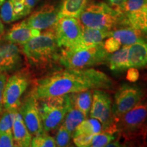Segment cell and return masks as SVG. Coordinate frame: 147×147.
I'll use <instances>...</instances> for the list:
<instances>
[{
    "mask_svg": "<svg viewBox=\"0 0 147 147\" xmlns=\"http://www.w3.org/2000/svg\"><path fill=\"white\" fill-rule=\"evenodd\" d=\"M107 1L112 6L115 7L116 8L115 10H117L120 12L121 9L122 8L125 0H107Z\"/></svg>",
    "mask_w": 147,
    "mask_h": 147,
    "instance_id": "obj_36",
    "label": "cell"
},
{
    "mask_svg": "<svg viewBox=\"0 0 147 147\" xmlns=\"http://www.w3.org/2000/svg\"><path fill=\"white\" fill-rule=\"evenodd\" d=\"M111 100L107 93L101 90H95L90 109V116L91 118L100 121L104 128H108L111 123Z\"/></svg>",
    "mask_w": 147,
    "mask_h": 147,
    "instance_id": "obj_10",
    "label": "cell"
},
{
    "mask_svg": "<svg viewBox=\"0 0 147 147\" xmlns=\"http://www.w3.org/2000/svg\"><path fill=\"white\" fill-rule=\"evenodd\" d=\"M39 0H25V16L29 14Z\"/></svg>",
    "mask_w": 147,
    "mask_h": 147,
    "instance_id": "obj_35",
    "label": "cell"
},
{
    "mask_svg": "<svg viewBox=\"0 0 147 147\" xmlns=\"http://www.w3.org/2000/svg\"><path fill=\"white\" fill-rule=\"evenodd\" d=\"M125 22L131 27L147 35V4L136 12L125 15Z\"/></svg>",
    "mask_w": 147,
    "mask_h": 147,
    "instance_id": "obj_20",
    "label": "cell"
},
{
    "mask_svg": "<svg viewBox=\"0 0 147 147\" xmlns=\"http://www.w3.org/2000/svg\"><path fill=\"white\" fill-rule=\"evenodd\" d=\"M128 69L127 74V79L131 82L137 81L139 78V72L138 69L135 67H130Z\"/></svg>",
    "mask_w": 147,
    "mask_h": 147,
    "instance_id": "obj_34",
    "label": "cell"
},
{
    "mask_svg": "<svg viewBox=\"0 0 147 147\" xmlns=\"http://www.w3.org/2000/svg\"><path fill=\"white\" fill-rule=\"evenodd\" d=\"M147 4V0H125L120 13L126 14L136 12Z\"/></svg>",
    "mask_w": 147,
    "mask_h": 147,
    "instance_id": "obj_28",
    "label": "cell"
},
{
    "mask_svg": "<svg viewBox=\"0 0 147 147\" xmlns=\"http://www.w3.org/2000/svg\"><path fill=\"white\" fill-rule=\"evenodd\" d=\"M101 131H102L101 123L97 119L92 118L82 121L75 129L73 137H76L82 134L95 135L100 133Z\"/></svg>",
    "mask_w": 147,
    "mask_h": 147,
    "instance_id": "obj_23",
    "label": "cell"
},
{
    "mask_svg": "<svg viewBox=\"0 0 147 147\" xmlns=\"http://www.w3.org/2000/svg\"><path fill=\"white\" fill-rule=\"evenodd\" d=\"M58 20L59 11L53 6H47L35 12L26 21L31 27L40 31L50 28Z\"/></svg>",
    "mask_w": 147,
    "mask_h": 147,
    "instance_id": "obj_11",
    "label": "cell"
},
{
    "mask_svg": "<svg viewBox=\"0 0 147 147\" xmlns=\"http://www.w3.org/2000/svg\"><path fill=\"white\" fill-rule=\"evenodd\" d=\"M128 67L140 68L147 65V42L142 39L130 45L128 51Z\"/></svg>",
    "mask_w": 147,
    "mask_h": 147,
    "instance_id": "obj_16",
    "label": "cell"
},
{
    "mask_svg": "<svg viewBox=\"0 0 147 147\" xmlns=\"http://www.w3.org/2000/svg\"><path fill=\"white\" fill-rule=\"evenodd\" d=\"M115 137L110 134H97L93 135L90 146L103 147L106 146L111 141L114 140Z\"/></svg>",
    "mask_w": 147,
    "mask_h": 147,
    "instance_id": "obj_29",
    "label": "cell"
},
{
    "mask_svg": "<svg viewBox=\"0 0 147 147\" xmlns=\"http://www.w3.org/2000/svg\"><path fill=\"white\" fill-rule=\"evenodd\" d=\"M73 104L75 107L84 114L85 117H87L90 111L92 103L91 93L89 90L79 92L78 95L74 97Z\"/></svg>",
    "mask_w": 147,
    "mask_h": 147,
    "instance_id": "obj_24",
    "label": "cell"
},
{
    "mask_svg": "<svg viewBox=\"0 0 147 147\" xmlns=\"http://www.w3.org/2000/svg\"><path fill=\"white\" fill-rule=\"evenodd\" d=\"M27 86L28 80L22 74L12 75L7 79L2 97L3 110H18L21 97Z\"/></svg>",
    "mask_w": 147,
    "mask_h": 147,
    "instance_id": "obj_7",
    "label": "cell"
},
{
    "mask_svg": "<svg viewBox=\"0 0 147 147\" xmlns=\"http://www.w3.org/2000/svg\"><path fill=\"white\" fill-rule=\"evenodd\" d=\"M12 135L14 146L28 147L31 146L32 134L25 125L23 117L19 111L16 112L12 126Z\"/></svg>",
    "mask_w": 147,
    "mask_h": 147,
    "instance_id": "obj_17",
    "label": "cell"
},
{
    "mask_svg": "<svg viewBox=\"0 0 147 147\" xmlns=\"http://www.w3.org/2000/svg\"><path fill=\"white\" fill-rule=\"evenodd\" d=\"M143 96L142 90L136 86L124 84L115 94L113 113L115 115H123L125 113L139 104Z\"/></svg>",
    "mask_w": 147,
    "mask_h": 147,
    "instance_id": "obj_8",
    "label": "cell"
},
{
    "mask_svg": "<svg viewBox=\"0 0 147 147\" xmlns=\"http://www.w3.org/2000/svg\"><path fill=\"white\" fill-rule=\"evenodd\" d=\"M18 110H3L0 118V134L12 131V126L16 112Z\"/></svg>",
    "mask_w": 147,
    "mask_h": 147,
    "instance_id": "obj_26",
    "label": "cell"
},
{
    "mask_svg": "<svg viewBox=\"0 0 147 147\" xmlns=\"http://www.w3.org/2000/svg\"><path fill=\"white\" fill-rule=\"evenodd\" d=\"M55 25V36L58 47L69 49L78 43L82 28L76 18L68 16L59 18Z\"/></svg>",
    "mask_w": 147,
    "mask_h": 147,
    "instance_id": "obj_6",
    "label": "cell"
},
{
    "mask_svg": "<svg viewBox=\"0 0 147 147\" xmlns=\"http://www.w3.org/2000/svg\"><path fill=\"white\" fill-rule=\"evenodd\" d=\"M104 49L108 53H113L120 49L121 44L118 40L113 36L108 37L104 43H103Z\"/></svg>",
    "mask_w": 147,
    "mask_h": 147,
    "instance_id": "obj_31",
    "label": "cell"
},
{
    "mask_svg": "<svg viewBox=\"0 0 147 147\" xmlns=\"http://www.w3.org/2000/svg\"><path fill=\"white\" fill-rule=\"evenodd\" d=\"M14 146L12 131L0 134V147Z\"/></svg>",
    "mask_w": 147,
    "mask_h": 147,
    "instance_id": "obj_33",
    "label": "cell"
},
{
    "mask_svg": "<svg viewBox=\"0 0 147 147\" xmlns=\"http://www.w3.org/2000/svg\"><path fill=\"white\" fill-rule=\"evenodd\" d=\"M93 135H87V134H82V135L77 136L74 137V143L78 147H87L90 146L92 138Z\"/></svg>",
    "mask_w": 147,
    "mask_h": 147,
    "instance_id": "obj_32",
    "label": "cell"
},
{
    "mask_svg": "<svg viewBox=\"0 0 147 147\" xmlns=\"http://www.w3.org/2000/svg\"><path fill=\"white\" fill-rule=\"evenodd\" d=\"M121 14L105 3H97L89 5L80 16L84 27L109 31L116 26Z\"/></svg>",
    "mask_w": 147,
    "mask_h": 147,
    "instance_id": "obj_5",
    "label": "cell"
},
{
    "mask_svg": "<svg viewBox=\"0 0 147 147\" xmlns=\"http://www.w3.org/2000/svg\"><path fill=\"white\" fill-rule=\"evenodd\" d=\"M108 55L102 42L80 50L65 49L61 53L60 61L62 65L67 68L84 69L107 61Z\"/></svg>",
    "mask_w": 147,
    "mask_h": 147,
    "instance_id": "obj_3",
    "label": "cell"
},
{
    "mask_svg": "<svg viewBox=\"0 0 147 147\" xmlns=\"http://www.w3.org/2000/svg\"><path fill=\"white\" fill-rule=\"evenodd\" d=\"M2 97H3V93L0 91V115L3 113V102H2Z\"/></svg>",
    "mask_w": 147,
    "mask_h": 147,
    "instance_id": "obj_38",
    "label": "cell"
},
{
    "mask_svg": "<svg viewBox=\"0 0 147 147\" xmlns=\"http://www.w3.org/2000/svg\"><path fill=\"white\" fill-rule=\"evenodd\" d=\"M147 115V106L137 105L124 114L123 125L127 128H134L144 120Z\"/></svg>",
    "mask_w": 147,
    "mask_h": 147,
    "instance_id": "obj_19",
    "label": "cell"
},
{
    "mask_svg": "<svg viewBox=\"0 0 147 147\" xmlns=\"http://www.w3.org/2000/svg\"><path fill=\"white\" fill-rule=\"evenodd\" d=\"M39 106L44 131L54 129L73 107L72 97L68 94L41 99Z\"/></svg>",
    "mask_w": 147,
    "mask_h": 147,
    "instance_id": "obj_2",
    "label": "cell"
},
{
    "mask_svg": "<svg viewBox=\"0 0 147 147\" xmlns=\"http://www.w3.org/2000/svg\"><path fill=\"white\" fill-rule=\"evenodd\" d=\"M85 117L82 112L76 108L72 107L67 112L63 125L66 129L71 134L75 131L78 125L84 120Z\"/></svg>",
    "mask_w": 147,
    "mask_h": 147,
    "instance_id": "obj_25",
    "label": "cell"
},
{
    "mask_svg": "<svg viewBox=\"0 0 147 147\" xmlns=\"http://www.w3.org/2000/svg\"><path fill=\"white\" fill-rule=\"evenodd\" d=\"M57 47L55 32L49 30L40 33L23 45V53L34 63L43 64L55 57Z\"/></svg>",
    "mask_w": 147,
    "mask_h": 147,
    "instance_id": "obj_4",
    "label": "cell"
},
{
    "mask_svg": "<svg viewBox=\"0 0 147 147\" xmlns=\"http://www.w3.org/2000/svg\"><path fill=\"white\" fill-rule=\"evenodd\" d=\"M106 146H121V145L118 142H113V143H109Z\"/></svg>",
    "mask_w": 147,
    "mask_h": 147,
    "instance_id": "obj_39",
    "label": "cell"
},
{
    "mask_svg": "<svg viewBox=\"0 0 147 147\" xmlns=\"http://www.w3.org/2000/svg\"><path fill=\"white\" fill-rule=\"evenodd\" d=\"M87 3L88 0H63L59 10V18L64 16L79 18Z\"/></svg>",
    "mask_w": 147,
    "mask_h": 147,
    "instance_id": "obj_18",
    "label": "cell"
},
{
    "mask_svg": "<svg viewBox=\"0 0 147 147\" xmlns=\"http://www.w3.org/2000/svg\"><path fill=\"white\" fill-rule=\"evenodd\" d=\"M55 139L45 134V131L36 135L32 139L31 146L33 147H55L56 146Z\"/></svg>",
    "mask_w": 147,
    "mask_h": 147,
    "instance_id": "obj_27",
    "label": "cell"
},
{
    "mask_svg": "<svg viewBox=\"0 0 147 147\" xmlns=\"http://www.w3.org/2000/svg\"><path fill=\"white\" fill-rule=\"evenodd\" d=\"M71 138V133L65 128L63 125L60 127L56 136V145L57 146H66L69 144Z\"/></svg>",
    "mask_w": 147,
    "mask_h": 147,
    "instance_id": "obj_30",
    "label": "cell"
},
{
    "mask_svg": "<svg viewBox=\"0 0 147 147\" xmlns=\"http://www.w3.org/2000/svg\"><path fill=\"white\" fill-rule=\"evenodd\" d=\"M21 61L17 45L8 42L0 44V72H7L15 68Z\"/></svg>",
    "mask_w": 147,
    "mask_h": 147,
    "instance_id": "obj_12",
    "label": "cell"
},
{
    "mask_svg": "<svg viewBox=\"0 0 147 147\" xmlns=\"http://www.w3.org/2000/svg\"><path fill=\"white\" fill-rule=\"evenodd\" d=\"M110 36L109 31L84 27L78 43L71 49H69V50H80L97 45L102 43L103 40Z\"/></svg>",
    "mask_w": 147,
    "mask_h": 147,
    "instance_id": "obj_14",
    "label": "cell"
},
{
    "mask_svg": "<svg viewBox=\"0 0 147 147\" xmlns=\"http://www.w3.org/2000/svg\"><path fill=\"white\" fill-rule=\"evenodd\" d=\"M4 34V26L2 23V20L0 18V40H1V38Z\"/></svg>",
    "mask_w": 147,
    "mask_h": 147,
    "instance_id": "obj_37",
    "label": "cell"
},
{
    "mask_svg": "<svg viewBox=\"0 0 147 147\" xmlns=\"http://www.w3.org/2000/svg\"><path fill=\"white\" fill-rule=\"evenodd\" d=\"M0 16L3 23H10L25 16V0H6L1 5Z\"/></svg>",
    "mask_w": 147,
    "mask_h": 147,
    "instance_id": "obj_15",
    "label": "cell"
},
{
    "mask_svg": "<svg viewBox=\"0 0 147 147\" xmlns=\"http://www.w3.org/2000/svg\"><path fill=\"white\" fill-rule=\"evenodd\" d=\"M5 1H6V0H0V7H1V5H2Z\"/></svg>",
    "mask_w": 147,
    "mask_h": 147,
    "instance_id": "obj_40",
    "label": "cell"
},
{
    "mask_svg": "<svg viewBox=\"0 0 147 147\" xmlns=\"http://www.w3.org/2000/svg\"><path fill=\"white\" fill-rule=\"evenodd\" d=\"M40 34V30L31 27L25 20L14 24L5 36V40L16 45H23Z\"/></svg>",
    "mask_w": 147,
    "mask_h": 147,
    "instance_id": "obj_13",
    "label": "cell"
},
{
    "mask_svg": "<svg viewBox=\"0 0 147 147\" xmlns=\"http://www.w3.org/2000/svg\"><path fill=\"white\" fill-rule=\"evenodd\" d=\"M129 46H124L111 55H108L110 68L113 71H121L128 69V51Z\"/></svg>",
    "mask_w": 147,
    "mask_h": 147,
    "instance_id": "obj_21",
    "label": "cell"
},
{
    "mask_svg": "<svg viewBox=\"0 0 147 147\" xmlns=\"http://www.w3.org/2000/svg\"><path fill=\"white\" fill-rule=\"evenodd\" d=\"M25 125L31 134L36 136L44 132L39 104L38 100L32 94L29 96L18 110Z\"/></svg>",
    "mask_w": 147,
    "mask_h": 147,
    "instance_id": "obj_9",
    "label": "cell"
},
{
    "mask_svg": "<svg viewBox=\"0 0 147 147\" xmlns=\"http://www.w3.org/2000/svg\"><path fill=\"white\" fill-rule=\"evenodd\" d=\"M112 85L110 77L101 71L68 68L40 79L32 94L38 100L86 90L108 89Z\"/></svg>",
    "mask_w": 147,
    "mask_h": 147,
    "instance_id": "obj_1",
    "label": "cell"
},
{
    "mask_svg": "<svg viewBox=\"0 0 147 147\" xmlns=\"http://www.w3.org/2000/svg\"><path fill=\"white\" fill-rule=\"evenodd\" d=\"M110 36L115 38L124 46H130L141 39L139 36L138 30L131 27L110 32Z\"/></svg>",
    "mask_w": 147,
    "mask_h": 147,
    "instance_id": "obj_22",
    "label": "cell"
}]
</instances>
